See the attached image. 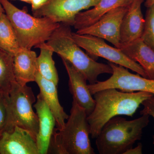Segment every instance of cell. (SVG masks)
I'll return each mask as SVG.
<instances>
[{
    "label": "cell",
    "mask_w": 154,
    "mask_h": 154,
    "mask_svg": "<svg viewBox=\"0 0 154 154\" xmlns=\"http://www.w3.org/2000/svg\"><path fill=\"white\" fill-rule=\"evenodd\" d=\"M148 92H124L115 88L98 91L93 96L95 106L87 119L91 138L96 139L105 123L118 116L132 117L146 99L153 96Z\"/></svg>",
    "instance_id": "cell-1"
},
{
    "label": "cell",
    "mask_w": 154,
    "mask_h": 154,
    "mask_svg": "<svg viewBox=\"0 0 154 154\" xmlns=\"http://www.w3.org/2000/svg\"><path fill=\"white\" fill-rule=\"evenodd\" d=\"M85 110L73 100L70 114L61 129L54 128L48 154H95Z\"/></svg>",
    "instance_id": "cell-2"
},
{
    "label": "cell",
    "mask_w": 154,
    "mask_h": 154,
    "mask_svg": "<svg viewBox=\"0 0 154 154\" xmlns=\"http://www.w3.org/2000/svg\"><path fill=\"white\" fill-rule=\"evenodd\" d=\"M71 27L60 23L45 42L46 45L61 58L71 63L90 85L97 82L100 75L112 74L113 69L108 64L97 62L81 49L72 38Z\"/></svg>",
    "instance_id": "cell-3"
},
{
    "label": "cell",
    "mask_w": 154,
    "mask_h": 154,
    "mask_svg": "<svg viewBox=\"0 0 154 154\" xmlns=\"http://www.w3.org/2000/svg\"><path fill=\"white\" fill-rule=\"evenodd\" d=\"M149 116L142 115L131 120L115 116L105 123L96 138V145L100 154H124L137 140L149 122Z\"/></svg>",
    "instance_id": "cell-4"
},
{
    "label": "cell",
    "mask_w": 154,
    "mask_h": 154,
    "mask_svg": "<svg viewBox=\"0 0 154 154\" xmlns=\"http://www.w3.org/2000/svg\"><path fill=\"white\" fill-rule=\"evenodd\" d=\"M0 2L13 26L21 48L31 49L45 43L60 25L48 17L31 16L26 8L20 10L8 0H0Z\"/></svg>",
    "instance_id": "cell-5"
},
{
    "label": "cell",
    "mask_w": 154,
    "mask_h": 154,
    "mask_svg": "<svg viewBox=\"0 0 154 154\" xmlns=\"http://www.w3.org/2000/svg\"><path fill=\"white\" fill-rule=\"evenodd\" d=\"M36 101L32 89L27 85L14 84L8 94L9 119L5 131L18 126L30 131L36 137L38 129V116L32 105Z\"/></svg>",
    "instance_id": "cell-6"
},
{
    "label": "cell",
    "mask_w": 154,
    "mask_h": 154,
    "mask_svg": "<svg viewBox=\"0 0 154 154\" xmlns=\"http://www.w3.org/2000/svg\"><path fill=\"white\" fill-rule=\"evenodd\" d=\"M72 36L75 42L85 50L87 54L95 60L99 57L104 58L110 62L122 66L147 78L145 72L139 64L130 58L119 48L108 45L103 38L73 32Z\"/></svg>",
    "instance_id": "cell-7"
},
{
    "label": "cell",
    "mask_w": 154,
    "mask_h": 154,
    "mask_svg": "<svg viewBox=\"0 0 154 154\" xmlns=\"http://www.w3.org/2000/svg\"><path fill=\"white\" fill-rule=\"evenodd\" d=\"M113 73L109 79L93 85H88L92 96L96 92L109 88H115L124 92L142 91L154 95V80L150 79L139 74L130 72L127 68L113 63L108 62Z\"/></svg>",
    "instance_id": "cell-8"
},
{
    "label": "cell",
    "mask_w": 154,
    "mask_h": 154,
    "mask_svg": "<svg viewBox=\"0 0 154 154\" xmlns=\"http://www.w3.org/2000/svg\"><path fill=\"white\" fill-rule=\"evenodd\" d=\"M100 0H48L32 11L36 17H47L54 22L73 26L76 16L84 10L94 7Z\"/></svg>",
    "instance_id": "cell-9"
},
{
    "label": "cell",
    "mask_w": 154,
    "mask_h": 154,
    "mask_svg": "<svg viewBox=\"0 0 154 154\" xmlns=\"http://www.w3.org/2000/svg\"><path fill=\"white\" fill-rule=\"evenodd\" d=\"M130 5L120 6L110 10L93 25L78 30L76 33L79 34H88L103 38L112 43L116 48H119L121 46L122 22Z\"/></svg>",
    "instance_id": "cell-10"
},
{
    "label": "cell",
    "mask_w": 154,
    "mask_h": 154,
    "mask_svg": "<svg viewBox=\"0 0 154 154\" xmlns=\"http://www.w3.org/2000/svg\"><path fill=\"white\" fill-rule=\"evenodd\" d=\"M0 154H39L36 138L27 130L15 126L0 138Z\"/></svg>",
    "instance_id": "cell-11"
},
{
    "label": "cell",
    "mask_w": 154,
    "mask_h": 154,
    "mask_svg": "<svg viewBox=\"0 0 154 154\" xmlns=\"http://www.w3.org/2000/svg\"><path fill=\"white\" fill-rule=\"evenodd\" d=\"M61 59L68 75L69 90L73 100L85 109L88 116L94 110L95 101L89 91L87 80L71 63Z\"/></svg>",
    "instance_id": "cell-12"
},
{
    "label": "cell",
    "mask_w": 154,
    "mask_h": 154,
    "mask_svg": "<svg viewBox=\"0 0 154 154\" xmlns=\"http://www.w3.org/2000/svg\"><path fill=\"white\" fill-rule=\"evenodd\" d=\"M34 107L38 121V132L36 137L38 153L48 154L52 134L56 125L55 119L40 93L37 96Z\"/></svg>",
    "instance_id": "cell-13"
},
{
    "label": "cell",
    "mask_w": 154,
    "mask_h": 154,
    "mask_svg": "<svg viewBox=\"0 0 154 154\" xmlns=\"http://www.w3.org/2000/svg\"><path fill=\"white\" fill-rule=\"evenodd\" d=\"M144 0H133L125 15L120 28V43L128 44L140 38L145 24L141 10Z\"/></svg>",
    "instance_id": "cell-14"
},
{
    "label": "cell",
    "mask_w": 154,
    "mask_h": 154,
    "mask_svg": "<svg viewBox=\"0 0 154 154\" xmlns=\"http://www.w3.org/2000/svg\"><path fill=\"white\" fill-rule=\"evenodd\" d=\"M37 56L31 49L20 48L14 56V70L16 82L23 86L35 82L38 73Z\"/></svg>",
    "instance_id": "cell-15"
},
{
    "label": "cell",
    "mask_w": 154,
    "mask_h": 154,
    "mask_svg": "<svg viewBox=\"0 0 154 154\" xmlns=\"http://www.w3.org/2000/svg\"><path fill=\"white\" fill-rule=\"evenodd\" d=\"M35 82L40 89V93L55 119L58 129L63 128L69 115L64 110L60 103L58 96L57 86L54 83L43 78L38 72Z\"/></svg>",
    "instance_id": "cell-16"
},
{
    "label": "cell",
    "mask_w": 154,
    "mask_h": 154,
    "mask_svg": "<svg viewBox=\"0 0 154 154\" xmlns=\"http://www.w3.org/2000/svg\"><path fill=\"white\" fill-rule=\"evenodd\" d=\"M119 49L130 58L140 65L148 79L154 80V50L141 38L128 44L121 45Z\"/></svg>",
    "instance_id": "cell-17"
},
{
    "label": "cell",
    "mask_w": 154,
    "mask_h": 154,
    "mask_svg": "<svg viewBox=\"0 0 154 154\" xmlns=\"http://www.w3.org/2000/svg\"><path fill=\"white\" fill-rule=\"evenodd\" d=\"M133 0H100L93 8L81 12L76 16L74 27L77 30L89 27L104 14L120 6L129 5Z\"/></svg>",
    "instance_id": "cell-18"
},
{
    "label": "cell",
    "mask_w": 154,
    "mask_h": 154,
    "mask_svg": "<svg viewBox=\"0 0 154 154\" xmlns=\"http://www.w3.org/2000/svg\"><path fill=\"white\" fill-rule=\"evenodd\" d=\"M36 48L40 49V54L36 60L38 72L45 79L51 81L57 86L58 75L52 58L54 52L45 42Z\"/></svg>",
    "instance_id": "cell-19"
},
{
    "label": "cell",
    "mask_w": 154,
    "mask_h": 154,
    "mask_svg": "<svg viewBox=\"0 0 154 154\" xmlns=\"http://www.w3.org/2000/svg\"><path fill=\"white\" fill-rule=\"evenodd\" d=\"M0 48L13 56L21 48L13 26L5 13L0 17Z\"/></svg>",
    "instance_id": "cell-20"
},
{
    "label": "cell",
    "mask_w": 154,
    "mask_h": 154,
    "mask_svg": "<svg viewBox=\"0 0 154 154\" xmlns=\"http://www.w3.org/2000/svg\"><path fill=\"white\" fill-rule=\"evenodd\" d=\"M16 82L14 56L0 48V89L8 94Z\"/></svg>",
    "instance_id": "cell-21"
},
{
    "label": "cell",
    "mask_w": 154,
    "mask_h": 154,
    "mask_svg": "<svg viewBox=\"0 0 154 154\" xmlns=\"http://www.w3.org/2000/svg\"><path fill=\"white\" fill-rule=\"evenodd\" d=\"M141 38L154 50V5L147 8L143 33Z\"/></svg>",
    "instance_id": "cell-22"
},
{
    "label": "cell",
    "mask_w": 154,
    "mask_h": 154,
    "mask_svg": "<svg viewBox=\"0 0 154 154\" xmlns=\"http://www.w3.org/2000/svg\"><path fill=\"white\" fill-rule=\"evenodd\" d=\"M8 119V94L0 89V138L7 129Z\"/></svg>",
    "instance_id": "cell-23"
},
{
    "label": "cell",
    "mask_w": 154,
    "mask_h": 154,
    "mask_svg": "<svg viewBox=\"0 0 154 154\" xmlns=\"http://www.w3.org/2000/svg\"><path fill=\"white\" fill-rule=\"evenodd\" d=\"M142 105L143 108L140 112L141 115H149L154 119V95L144 100ZM153 144L154 145V135L153 136Z\"/></svg>",
    "instance_id": "cell-24"
},
{
    "label": "cell",
    "mask_w": 154,
    "mask_h": 154,
    "mask_svg": "<svg viewBox=\"0 0 154 154\" xmlns=\"http://www.w3.org/2000/svg\"><path fill=\"white\" fill-rule=\"evenodd\" d=\"M143 145L141 143H139L137 146L134 148L129 149L124 153V154H142Z\"/></svg>",
    "instance_id": "cell-25"
},
{
    "label": "cell",
    "mask_w": 154,
    "mask_h": 154,
    "mask_svg": "<svg viewBox=\"0 0 154 154\" xmlns=\"http://www.w3.org/2000/svg\"><path fill=\"white\" fill-rule=\"evenodd\" d=\"M48 0H32L31 2L32 11H35L43 5Z\"/></svg>",
    "instance_id": "cell-26"
},
{
    "label": "cell",
    "mask_w": 154,
    "mask_h": 154,
    "mask_svg": "<svg viewBox=\"0 0 154 154\" xmlns=\"http://www.w3.org/2000/svg\"><path fill=\"white\" fill-rule=\"evenodd\" d=\"M144 5L147 8H149L154 5V0H146Z\"/></svg>",
    "instance_id": "cell-27"
},
{
    "label": "cell",
    "mask_w": 154,
    "mask_h": 154,
    "mask_svg": "<svg viewBox=\"0 0 154 154\" xmlns=\"http://www.w3.org/2000/svg\"><path fill=\"white\" fill-rule=\"evenodd\" d=\"M5 12V10H4L2 6V4H1V2H0V17H1L2 14H4V12Z\"/></svg>",
    "instance_id": "cell-28"
},
{
    "label": "cell",
    "mask_w": 154,
    "mask_h": 154,
    "mask_svg": "<svg viewBox=\"0 0 154 154\" xmlns=\"http://www.w3.org/2000/svg\"><path fill=\"white\" fill-rule=\"evenodd\" d=\"M14 1H16V0H14ZM18 1H22V2L28 3V4H31V1L32 0H18Z\"/></svg>",
    "instance_id": "cell-29"
}]
</instances>
